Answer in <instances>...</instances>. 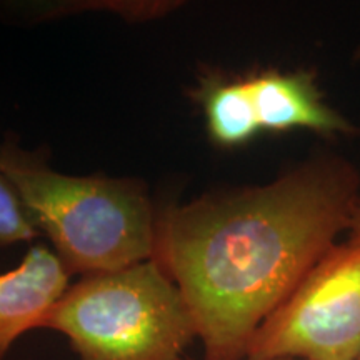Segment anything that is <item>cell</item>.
Listing matches in <instances>:
<instances>
[{"label":"cell","instance_id":"cell-4","mask_svg":"<svg viewBox=\"0 0 360 360\" xmlns=\"http://www.w3.org/2000/svg\"><path fill=\"white\" fill-rule=\"evenodd\" d=\"M360 355V242H339L269 315L247 357L357 360Z\"/></svg>","mask_w":360,"mask_h":360},{"label":"cell","instance_id":"cell-8","mask_svg":"<svg viewBox=\"0 0 360 360\" xmlns=\"http://www.w3.org/2000/svg\"><path fill=\"white\" fill-rule=\"evenodd\" d=\"M39 233L15 187L0 169V249L17 242H30Z\"/></svg>","mask_w":360,"mask_h":360},{"label":"cell","instance_id":"cell-12","mask_svg":"<svg viewBox=\"0 0 360 360\" xmlns=\"http://www.w3.org/2000/svg\"><path fill=\"white\" fill-rule=\"evenodd\" d=\"M357 360H360V355H359V359H357Z\"/></svg>","mask_w":360,"mask_h":360},{"label":"cell","instance_id":"cell-9","mask_svg":"<svg viewBox=\"0 0 360 360\" xmlns=\"http://www.w3.org/2000/svg\"><path fill=\"white\" fill-rule=\"evenodd\" d=\"M349 238L354 242H360V207L354 217L352 227H350V231H349Z\"/></svg>","mask_w":360,"mask_h":360},{"label":"cell","instance_id":"cell-11","mask_svg":"<svg viewBox=\"0 0 360 360\" xmlns=\"http://www.w3.org/2000/svg\"><path fill=\"white\" fill-rule=\"evenodd\" d=\"M354 60H355V62H360V44L357 45V49H355V53H354Z\"/></svg>","mask_w":360,"mask_h":360},{"label":"cell","instance_id":"cell-3","mask_svg":"<svg viewBox=\"0 0 360 360\" xmlns=\"http://www.w3.org/2000/svg\"><path fill=\"white\" fill-rule=\"evenodd\" d=\"M80 360H179L197 337L179 287L154 259L85 276L45 315Z\"/></svg>","mask_w":360,"mask_h":360},{"label":"cell","instance_id":"cell-6","mask_svg":"<svg viewBox=\"0 0 360 360\" xmlns=\"http://www.w3.org/2000/svg\"><path fill=\"white\" fill-rule=\"evenodd\" d=\"M69 270L44 245L27 250L15 269L0 274V360L19 337L40 328L52 305L69 289Z\"/></svg>","mask_w":360,"mask_h":360},{"label":"cell","instance_id":"cell-5","mask_svg":"<svg viewBox=\"0 0 360 360\" xmlns=\"http://www.w3.org/2000/svg\"><path fill=\"white\" fill-rule=\"evenodd\" d=\"M244 79L260 132L309 130L323 139L359 134L357 125L326 101L312 70L265 69Z\"/></svg>","mask_w":360,"mask_h":360},{"label":"cell","instance_id":"cell-7","mask_svg":"<svg viewBox=\"0 0 360 360\" xmlns=\"http://www.w3.org/2000/svg\"><path fill=\"white\" fill-rule=\"evenodd\" d=\"M193 98L202 105L207 132L215 146L236 148L260 134L244 75L207 74Z\"/></svg>","mask_w":360,"mask_h":360},{"label":"cell","instance_id":"cell-10","mask_svg":"<svg viewBox=\"0 0 360 360\" xmlns=\"http://www.w3.org/2000/svg\"><path fill=\"white\" fill-rule=\"evenodd\" d=\"M179 360H192V359H179ZM205 360V359H204ZM242 360H297V359H252V357H245Z\"/></svg>","mask_w":360,"mask_h":360},{"label":"cell","instance_id":"cell-2","mask_svg":"<svg viewBox=\"0 0 360 360\" xmlns=\"http://www.w3.org/2000/svg\"><path fill=\"white\" fill-rule=\"evenodd\" d=\"M0 169L69 274L114 272L154 255L157 210L137 180L56 172L12 137L0 143Z\"/></svg>","mask_w":360,"mask_h":360},{"label":"cell","instance_id":"cell-1","mask_svg":"<svg viewBox=\"0 0 360 360\" xmlns=\"http://www.w3.org/2000/svg\"><path fill=\"white\" fill-rule=\"evenodd\" d=\"M360 170L319 154L265 186L157 212L152 259L179 287L205 360H242L252 337L349 232Z\"/></svg>","mask_w":360,"mask_h":360}]
</instances>
